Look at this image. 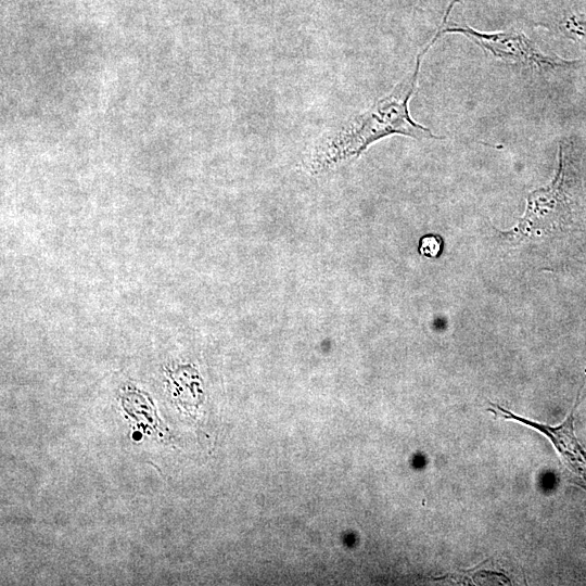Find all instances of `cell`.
<instances>
[{
  "label": "cell",
  "mask_w": 586,
  "mask_h": 586,
  "mask_svg": "<svg viewBox=\"0 0 586 586\" xmlns=\"http://www.w3.org/2000/svg\"><path fill=\"white\" fill-rule=\"evenodd\" d=\"M440 35L442 31L437 29L432 40L417 55L412 71L390 93L375 101L366 112L347 120L316 145L308 160V169L311 173H321L342 161L358 156L375 141L392 135L417 140L444 139L415 122L408 106L418 85L421 60Z\"/></svg>",
  "instance_id": "6da1fadb"
},
{
  "label": "cell",
  "mask_w": 586,
  "mask_h": 586,
  "mask_svg": "<svg viewBox=\"0 0 586 586\" xmlns=\"http://www.w3.org/2000/svg\"><path fill=\"white\" fill-rule=\"evenodd\" d=\"M579 394L581 392L578 393L570 413L557 426H551L518 416L494 403H489L491 408H488V411H492L504 419L530 426L548 437L561 456L565 467L586 483V450L583 448L574 433V412L579 402Z\"/></svg>",
  "instance_id": "277c9868"
},
{
  "label": "cell",
  "mask_w": 586,
  "mask_h": 586,
  "mask_svg": "<svg viewBox=\"0 0 586 586\" xmlns=\"http://www.w3.org/2000/svg\"><path fill=\"white\" fill-rule=\"evenodd\" d=\"M448 15V13H445L443 26ZM442 33L462 34L495 58L538 72L565 68L576 63L575 61H566L545 54L533 40L517 29L482 33L470 26H454L442 27Z\"/></svg>",
  "instance_id": "7a4b0ae2"
},
{
  "label": "cell",
  "mask_w": 586,
  "mask_h": 586,
  "mask_svg": "<svg viewBox=\"0 0 586 586\" xmlns=\"http://www.w3.org/2000/svg\"><path fill=\"white\" fill-rule=\"evenodd\" d=\"M566 163L563 145L559 149V167L552 182L540 188L527 196L526 211L515 230H521L523 234L531 233L532 230L556 226L562 222L570 215V200L565 188Z\"/></svg>",
  "instance_id": "3957f363"
},
{
  "label": "cell",
  "mask_w": 586,
  "mask_h": 586,
  "mask_svg": "<svg viewBox=\"0 0 586 586\" xmlns=\"http://www.w3.org/2000/svg\"><path fill=\"white\" fill-rule=\"evenodd\" d=\"M419 253L428 258H436L443 250V239L435 233H428L420 238Z\"/></svg>",
  "instance_id": "5b68a950"
},
{
  "label": "cell",
  "mask_w": 586,
  "mask_h": 586,
  "mask_svg": "<svg viewBox=\"0 0 586 586\" xmlns=\"http://www.w3.org/2000/svg\"><path fill=\"white\" fill-rule=\"evenodd\" d=\"M565 27L572 34L586 38V20L572 16L566 21Z\"/></svg>",
  "instance_id": "8992f818"
}]
</instances>
